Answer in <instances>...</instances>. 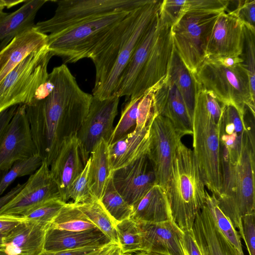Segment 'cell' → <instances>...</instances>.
Segmentation results:
<instances>
[{"instance_id":"cell-1","label":"cell","mask_w":255,"mask_h":255,"mask_svg":"<svg viewBox=\"0 0 255 255\" xmlns=\"http://www.w3.org/2000/svg\"><path fill=\"white\" fill-rule=\"evenodd\" d=\"M52 91L26 106L37 153L50 167L63 141L77 134L88 114L92 94L83 91L65 64L49 73Z\"/></svg>"},{"instance_id":"cell-2","label":"cell","mask_w":255,"mask_h":255,"mask_svg":"<svg viewBox=\"0 0 255 255\" xmlns=\"http://www.w3.org/2000/svg\"><path fill=\"white\" fill-rule=\"evenodd\" d=\"M193 78L195 93L192 119L193 151L205 186L217 197L222 184L220 135L224 105Z\"/></svg>"},{"instance_id":"cell-3","label":"cell","mask_w":255,"mask_h":255,"mask_svg":"<svg viewBox=\"0 0 255 255\" xmlns=\"http://www.w3.org/2000/svg\"><path fill=\"white\" fill-rule=\"evenodd\" d=\"M205 184L193 150L179 139L165 192L173 221L183 231L192 230L206 202Z\"/></svg>"},{"instance_id":"cell-4","label":"cell","mask_w":255,"mask_h":255,"mask_svg":"<svg viewBox=\"0 0 255 255\" xmlns=\"http://www.w3.org/2000/svg\"><path fill=\"white\" fill-rule=\"evenodd\" d=\"M222 184L216 197L218 206L239 232L242 218L255 209V146L254 127L248 130L238 160L222 159Z\"/></svg>"},{"instance_id":"cell-5","label":"cell","mask_w":255,"mask_h":255,"mask_svg":"<svg viewBox=\"0 0 255 255\" xmlns=\"http://www.w3.org/2000/svg\"><path fill=\"white\" fill-rule=\"evenodd\" d=\"M130 12L116 10L49 34L47 37L48 49L53 56L61 57L64 64L89 58L108 32Z\"/></svg>"},{"instance_id":"cell-6","label":"cell","mask_w":255,"mask_h":255,"mask_svg":"<svg viewBox=\"0 0 255 255\" xmlns=\"http://www.w3.org/2000/svg\"><path fill=\"white\" fill-rule=\"evenodd\" d=\"M192 75L204 89L224 105L235 107L243 116L248 109L255 116V98L252 95L248 73L243 63L228 67L216 59H205Z\"/></svg>"},{"instance_id":"cell-7","label":"cell","mask_w":255,"mask_h":255,"mask_svg":"<svg viewBox=\"0 0 255 255\" xmlns=\"http://www.w3.org/2000/svg\"><path fill=\"white\" fill-rule=\"evenodd\" d=\"M53 55L47 45L31 52L0 83V113L14 106L30 104L49 77Z\"/></svg>"},{"instance_id":"cell-8","label":"cell","mask_w":255,"mask_h":255,"mask_svg":"<svg viewBox=\"0 0 255 255\" xmlns=\"http://www.w3.org/2000/svg\"><path fill=\"white\" fill-rule=\"evenodd\" d=\"M222 12L186 10L171 27L174 48L192 74L205 60L208 38Z\"/></svg>"},{"instance_id":"cell-9","label":"cell","mask_w":255,"mask_h":255,"mask_svg":"<svg viewBox=\"0 0 255 255\" xmlns=\"http://www.w3.org/2000/svg\"><path fill=\"white\" fill-rule=\"evenodd\" d=\"M148 0H60L53 16L34 26L41 32L54 34L70 26L118 10L131 11Z\"/></svg>"},{"instance_id":"cell-10","label":"cell","mask_w":255,"mask_h":255,"mask_svg":"<svg viewBox=\"0 0 255 255\" xmlns=\"http://www.w3.org/2000/svg\"><path fill=\"white\" fill-rule=\"evenodd\" d=\"M162 1L148 0L139 8L112 71L102 86L93 92V96L104 99L115 96L119 80L137 45L158 15Z\"/></svg>"},{"instance_id":"cell-11","label":"cell","mask_w":255,"mask_h":255,"mask_svg":"<svg viewBox=\"0 0 255 255\" xmlns=\"http://www.w3.org/2000/svg\"><path fill=\"white\" fill-rule=\"evenodd\" d=\"M170 121L154 114L150 123L147 156L155 176V183L165 189L177 143L181 139Z\"/></svg>"},{"instance_id":"cell-12","label":"cell","mask_w":255,"mask_h":255,"mask_svg":"<svg viewBox=\"0 0 255 255\" xmlns=\"http://www.w3.org/2000/svg\"><path fill=\"white\" fill-rule=\"evenodd\" d=\"M36 153L26 106L18 105L0 137V172L6 171L16 162Z\"/></svg>"},{"instance_id":"cell-13","label":"cell","mask_w":255,"mask_h":255,"mask_svg":"<svg viewBox=\"0 0 255 255\" xmlns=\"http://www.w3.org/2000/svg\"><path fill=\"white\" fill-rule=\"evenodd\" d=\"M120 98L115 96L100 99L93 96L88 114L77 133L88 155L104 139L108 144L118 114Z\"/></svg>"},{"instance_id":"cell-14","label":"cell","mask_w":255,"mask_h":255,"mask_svg":"<svg viewBox=\"0 0 255 255\" xmlns=\"http://www.w3.org/2000/svg\"><path fill=\"white\" fill-rule=\"evenodd\" d=\"M54 199H61L59 188L52 179L50 167L44 161L20 191L0 210V215L23 216L35 207Z\"/></svg>"},{"instance_id":"cell-15","label":"cell","mask_w":255,"mask_h":255,"mask_svg":"<svg viewBox=\"0 0 255 255\" xmlns=\"http://www.w3.org/2000/svg\"><path fill=\"white\" fill-rule=\"evenodd\" d=\"M245 38L244 23L231 11L221 12L205 48V59L240 56Z\"/></svg>"},{"instance_id":"cell-16","label":"cell","mask_w":255,"mask_h":255,"mask_svg":"<svg viewBox=\"0 0 255 255\" xmlns=\"http://www.w3.org/2000/svg\"><path fill=\"white\" fill-rule=\"evenodd\" d=\"M140 7L130 11L125 18L116 24L91 54L89 58L93 61L96 69L92 92L101 87L108 77Z\"/></svg>"},{"instance_id":"cell-17","label":"cell","mask_w":255,"mask_h":255,"mask_svg":"<svg viewBox=\"0 0 255 255\" xmlns=\"http://www.w3.org/2000/svg\"><path fill=\"white\" fill-rule=\"evenodd\" d=\"M89 158L77 134L68 137L62 143L50 166V172L59 188L61 199L63 202L67 203L69 188L84 170Z\"/></svg>"},{"instance_id":"cell-18","label":"cell","mask_w":255,"mask_h":255,"mask_svg":"<svg viewBox=\"0 0 255 255\" xmlns=\"http://www.w3.org/2000/svg\"><path fill=\"white\" fill-rule=\"evenodd\" d=\"M111 174L116 190L131 206L156 184L155 176L147 154Z\"/></svg>"},{"instance_id":"cell-19","label":"cell","mask_w":255,"mask_h":255,"mask_svg":"<svg viewBox=\"0 0 255 255\" xmlns=\"http://www.w3.org/2000/svg\"><path fill=\"white\" fill-rule=\"evenodd\" d=\"M141 251L166 255H186L183 232L173 220L161 222H136Z\"/></svg>"},{"instance_id":"cell-20","label":"cell","mask_w":255,"mask_h":255,"mask_svg":"<svg viewBox=\"0 0 255 255\" xmlns=\"http://www.w3.org/2000/svg\"><path fill=\"white\" fill-rule=\"evenodd\" d=\"M162 22L159 13L135 48L119 80L115 96L120 98L125 96L127 99L131 96L138 79L149 63Z\"/></svg>"},{"instance_id":"cell-21","label":"cell","mask_w":255,"mask_h":255,"mask_svg":"<svg viewBox=\"0 0 255 255\" xmlns=\"http://www.w3.org/2000/svg\"><path fill=\"white\" fill-rule=\"evenodd\" d=\"M154 113L167 118L181 137L192 134V121L175 85L166 77L153 92Z\"/></svg>"},{"instance_id":"cell-22","label":"cell","mask_w":255,"mask_h":255,"mask_svg":"<svg viewBox=\"0 0 255 255\" xmlns=\"http://www.w3.org/2000/svg\"><path fill=\"white\" fill-rule=\"evenodd\" d=\"M191 231L201 255H244L221 232L205 205L197 214Z\"/></svg>"},{"instance_id":"cell-23","label":"cell","mask_w":255,"mask_h":255,"mask_svg":"<svg viewBox=\"0 0 255 255\" xmlns=\"http://www.w3.org/2000/svg\"><path fill=\"white\" fill-rule=\"evenodd\" d=\"M48 227L27 220L20 223L4 237V251L9 255H39Z\"/></svg>"},{"instance_id":"cell-24","label":"cell","mask_w":255,"mask_h":255,"mask_svg":"<svg viewBox=\"0 0 255 255\" xmlns=\"http://www.w3.org/2000/svg\"><path fill=\"white\" fill-rule=\"evenodd\" d=\"M48 35L34 26L14 37L0 51V83L33 51L47 45Z\"/></svg>"},{"instance_id":"cell-25","label":"cell","mask_w":255,"mask_h":255,"mask_svg":"<svg viewBox=\"0 0 255 255\" xmlns=\"http://www.w3.org/2000/svg\"><path fill=\"white\" fill-rule=\"evenodd\" d=\"M151 120L148 125L143 128L139 130L134 129L116 142L109 144L111 173L147 154L150 140Z\"/></svg>"},{"instance_id":"cell-26","label":"cell","mask_w":255,"mask_h":255,"mask_svg":"<svg viewBox=\"0 0 255 255\" xmlns=\"http://www.w3.org/2000/svg\"><path fill=\"white\" fill-rule=\"evenodd\" d=\"M111 242L98 228L81 231H70L49 226L46 232L44 251L54 252L102 247Z\"/></svg>"},{"instance_id":"cell-27","label":"cell","mask_w":255,"mask_h":255,"mask_svg":"<svg viewBox=\"0 0 255 255\" xmlns=\"http://www.w3.org/2000/svg\"><path fill=\"white\" fill-rule=\"evenodd\" d=\"M56 1L26 0L19 8L11 13L0 12V51L14 37L35 25L36 14L46 2Z\"/></svg>"},{"instance_id":"cell-28","label":"cell","mask_w":255,"mask_h":255,"mask_svg":"<svg viewBox=\"0 0 255 255\" xmlns=\"http://www.w3.org/2000/svg\"><path fill=\"white\" fill-rule=\"evenodd\" d=\"M135 222H161L173 220L165 190L155 184L132 206Z\"/></svg>"},{"instance_id":"cell-29","label":"cell","mask_w":255,"mask_h":255,"mask_svg":"<svg viewBox=\"0 0 255 255\" xmlns=\"http://www.w3.org/2000/svg\"><path fill=\"white\" fill-rule=\"evenodd\" d=\"M109 144L102 139L90 154L88 184L93 196L100 200L111 175Z\"/></svg>"},{"instance_id":"cell-30","label":"cell","mask_w":255,"mask_h":255,"mask_svg":"<svg viewBox=\"0 0 255 255\" xmlns=\"http://www.w3.org/2000/svg\"><path fill=\"white\" fill-rule=\"evenodd\" d=\"M167 77L175 85L181 95L189 116L192 121L195 93L194 78L174 48L169 66Z\"/></svg>"},{"instance_id":"cell-31","label":"cell","mask_w":255,"mask_h":255,"mask_svg":"<svg viewBox=\"0 0 255 255\" xmlns=\"http://www.w3.org/2000/svg\"><path fill=\"white\" fill-rule=\"evenodd\" d=\"M76 205L111 242L119 243L116 230L117 222L107 211L100 200L95 199L90 202Z\"/></svg>"},{"instance_id":"cell-32","label":"cell","mask_w":255,"mask_h":255,"mask_svg":"<svg viewBox=\"0 0 255 255\" xmlns=\"http://www.w3.org/2000/svg\"><path fill=\"white\" fill-rule=\"evenodd\" d=\"M49 226L70 231H81L97 228L73 202L66 203L63 206Z\"/></svg>"},{"instance_id":"cell-33","label":"cell","mask_w":255,"mask_h":255,"mask_svg":"<svg viewBox=\"0 0 255 255\" xmlns=\"http://www.w3.org/2000/svg\"><path fill=\"white\" fill-rule=\"evenodd\" d=\"M100 201L117 222L130 218L132 214V206L124 200L116 190L112 174L108 180Z\"/></svg>"},{"instance_id":"cell-34","label":"cell","mask_w":255,"mask_h":255,"mask_svg":"<svg viewBox=\"0 0 255 255\" xmlns=\"http://www.w3.org/2000/svg\"><path fill=\"white\" fill-rule=\"evenodd\" d=\"M205 205L211 213L218 227L225 237L241 254L244 255L241 237L238 232L220 209L215 196L209 194L206 190Z\"/></svg>"},{"instance_id":"cell-35","label":"cell","mask_w":255,"mask_h":255,"mask_svg":"<svg viewBox=\"0 0 255 255\" xmlns=\"http://www.w3.org/2000/svg\"><path fill=\"white\" fill-rule=\"evenodd\" d=\"M119 243L124 254L141 251V241L136 222L128 218L116 224Z\"/></svg>"},{"instance_id":"cell-36","label":"cell","mask_w":255,"mask_h":255,"mask_svg":"<svg viewBox=\"0 0 255 255\" xmlns=\"http://www.w3.org/2000/svg\"><path fill=\"white\" fill-rule=\"evenodd\" d=\"M42 161L40 156L36 153L28 158L16 162L8 170L2 172L0 177V196L16 178L34 173Z\"/></svg>"},{"instance_id":"cell-37","label":"cell","mask_w":255,"mask_h":255,"mask_svg":"<svg viewBox=\"0 0 255 255\" xmlns=\"http://www.w3.org/2000/svg\"><path fill=\"white\" fill-rule=\"evenodd\" d=\"M142 97L129 98L125 103L120 120L114 128L109 144L133 131L136 127L137 110Z\"/></svg>"},{"instance_id":"cell-38","label":"cell","mask_w":255,"mask_h":255,"mask_svg":"<svg viewBox=\"0 0 255 255\" xmlns=\"http://www.w3.org/2000/svg\"><path fill=\"white\" fill-rule=\"evenodd\" d=\"M66 203L60 199L50 200L35 207L22 217L27 221L49 226Z\"/></svg>"},{"instance_id":"cell-39","label":"cell","mask_w":255,"mask_h":255,"mask_svg":"<svg viewBox=\"0 0 255 255\" xmlns=\"http://www.w3.org/2000/svg\"><path fill=\"white\" fill-rule=\"evenodd\" d=\"M90 162V157L84 170L71 184L67 193V201L72 199L73 203L79 204L90 202L97 199L92 194L88 184Z\"/></svg>"},{"instance_id":"cell-40","label":"cell","mask_w":255,"mask_h":255,"mask_svg":"<svg viewBox=\"0 0 255 255\" xmlns=\"http://www.w3.org/2000/svg\"><path fill=\"white\" fill-rule=\"evenodd\" d=\"M244 30V44L241 57L244 60L243 64L248 73L252 95L255 98V30L245 25Z\"/></svg>"},{"instance_id":"cell-41","label":"cell","mask_w":255,"mask_h":255,"mask_svg":"<svg viewBox=\"0 0 255 255\" xmlns=\"http://www.w3.org/2000/svg\"><path fill=\"white\" fill-rule=\"evenodd\" d=\"M155 88L151 89L141 98L137 107L135 130L146 127L154 114L153 92Z\"/></svg>"},{"instance_id":"cell-42","label":"cell","mask_w":255,"mask_h":255,"mask_svg":"<svg viewBox=\"0 0 255 255\" xmlns=\"http://www.w3.org/2000/svg\"><path fill=\"white\" fill-rule=\"evenodd\" d=\"M255 212L242 218V229L239 232L246 245L249 255H255Z\"/></svg>"},{"instance_id":"cell-43","label":"cell","mask_w":255,"mask_h":255,"mask_svg":"<svg viewBox=\"0 0 255 255\" xmlns=\"http://www.w3.org/2000/svg\"><path fill=\"white\" fill-rule=\"evenodd\" d=\"M231 12L245 26L255 30V0H237L236 8Z\"/></svg>"},{"instance_id":"cell-44","label":"cell","mask_w":255,"mask_h":255,"mask_svg":"<svg viewBox=\"0 0 255 255\" xmlns=\"http://www.w3.org/2000/svg\"><path fill=\"white\" fill-rule=\"evenodd\" d=\"M229 3L227 0H186L182 11L188 9H197L209 11H226Z\"/></svg>"},{"instance_id":"cell-45","label":"cell","mask_w":255,"mask_h":255,"mask_svg":"<svg viewBox=\"0 0 255 255\" xmlns=\"http://www.w3.org/2000/svg\"><path fill=\"white\" fill-rule=\"evenodd\" d=\"M185 1V0H163L159 11L160 16L173 25L181 15Z\"/></svg>"},{"instance_id":"cell-46","label":"cell","mask_w":255,"mask_h":255,"mask_svg":"<svg viewBox=\"0 0 255 255\" xmlns=\"http://www.w3.org/2000/svg\"><path fill=\"white\" fill-rule=\"evenodd\" d=\"M103 246L89 247L54 252L43 251L39 255H97Z\"/></svg>"},{"instance_id":"cell-47","label":"cell","mask_w":255,"mask_h":255,"mask_svg":"<svg viewBox=\"0 0 255 255\" xmlns=\"http://www.w3.org/2000/svg\"><path fill=\"white\" fill-rule=\"evenodd\" d=\"M25 220L22 216L0 215V233L7 234L18 224Z\"/></svg>"},{"instance_id":"cell-48","label":"cell","mask_w":255,"mask_h":255,"mask_svg":"<svg viewBox=\"0 0 255 255\" xmlns=\"http://www.w3.org/2000/svg\"><path fill=\"white\" fill-rule=\"evenodd\" d=\"M183 246L187 255H201L193 237L191 230L184 232Z\"/></svg>"},{"instance_id":"cell-49","label":"cell","mask_w":255,"mask_h":255,"mask_svg":"<svg viewBox=\"0 0 255 255\" xmlns=\"http://www.w3.org/2000/svg\"><path fill=\"white\" fill-rule=\"evenodd\" d=\"M17 106H12L0 113V137L11 120Z\"/></svg>"},{"instance_id":"cell-50","label":"cell","mask_w":255,"mask_h":255,"mask_svg":"<svg viewBox=\"0 0 255 255\" xmlns=\"http://www.w3.org/2000/svg\"><path fill=\"white\" fill-rule=\"evenodd\" d=\"M119 243L111 242L104 245L97 255H124Z\"/></svg>"},{"instance_id":"cell-51","label":"cell","mask_w":255,"mask_h":255,"mask_svg":"<svg viewBox=\"0 0 255 255\" xmlns=\"http://www.w3.org/2000/svg\"><path fill=\"white\" fill-rule=\"evenodd\" d=\"M24 184L25 183L23 184L18 183L7 193L0 197V210L20 191Z\"/></svg>"},{"instance_id":"cell-52","label":"cell","mask_w":255,"mask_h":255,"mask_svg":"<svg viewBox=\"0 0 255 255\" xmlns=\"http://www.w3.org/2000/svg\"><path fill=\"white\" fill-rule=\"evenodd\" d=\"M129 255H152L150 253L145 251H138L128 254Z\"/></svg>"},{"instance_id":"cell-53","label":"cell","mask_w":255,"mask_h":255,"mask_svg":"<svg viewBox=\"0 0 255 255\" xmlns=\"http://www.w3.org/2000/svg\"><path fill=\"white\" fill-rule=\"evenodd\" d=\"M6 234L0 233V251L4 250L3 238Z\"/></svg>"},{"instance_id":"cell-54","label":"cell","mask_w":255,"mask_h":255,"mask_svg":"<svg viewBox=\"0 0 255 255\" xmlns=\"http://www.w3.org/2000/svg\"><path fill=\"white\" fill-rule=\"evenodd\" d=\"M0 255H9L4 250L0 251Z\"/></svg>"},{"instance_id":"cell-55","label":"cell","mask_w":255,"mask_h":255,"mask_svg":"<svg viewBox=\"0 0 255 255\" xmlns=\"http://www.w3.org/2000/svg\"><path fill=\"white\" fill-rule=\"evenodd\" d=\"M149 253H150L152 255H166L156 253H151V252H149ZM186 255H187V254H186Z\"/></svg>"},{"instance_id":"cell-56","label":"cell","mask_w":255,"mask_h":255,"mask_svg":"<svg viewBox=\"0 0 255 255\" xmlns=\"http://www.w3.org/2000/svg\"><path fill=\"white\" fill-rule=\"evenodd\" d=\"M124 255H129L128 254H124Z\"/></svg>"}]
</instances>
